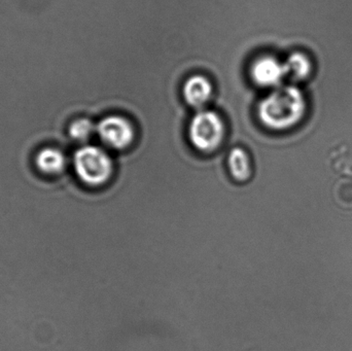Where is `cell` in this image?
<instances>
[{
    "instance_id": "cell-8",
    "label": "cell",
    "mask_w": 352,
    "mask_h": 351,
    "mask_svg": "<svg viewBox=\"0 0 352 351\" xmlns=\"http://www.w3.org/2000/svg\"><path fill=\"white\" fill-rule=\"evenodd\" d=\"M287 76H291L294 80H303L311 73L312 64L309 58L305 54H292L285 63Z\"/></svg>"
},
{
    "instance_id": "cell-10",
    "label": "cell",
    "mask_w": 352,
    "mask_h": 351,
    "mask_svg": "<svg viewBox=\"0 0 352 351\" xmlns=\"http://www.w3.org/2000/svg\"><path fill=\"white\" fill-rule=\"evenodd\" d=\"M94 125L88 119H80L74 121L69 127V135L74 140L85 141L92 135Z\"/></svg>"
},
{
    "instance_id": "cell-1",
    "label": "cell",
    "mask_w": 352,
    "mask_h": 351,
    "mask_svg": "<svg viewBox=\"0 0 352 351\" xmlns=\"http://www.w3.org/2000/svg\"><path fill=\"white\" fill-rule=\"evenodd\" d=\"M306 111L303 93L295 86H279L261 101L258 115L266 127L283 131L297 125Z\"/></svg>"
},
{
    "instance_id": "cell-7",
    "label": "cell",
    "mask_w": 352,
    "mask_h": 351,
    "mask_svg": "<svg viewBox=\"0 0 352 351\" xmlns=\"http://www.w3.org/2000/svg\"><path fill=\"white\" fill-rule=\"evenodd\" d=\"M36 166L45 174H58L65 168L64 155L57 148H45L39 150L36 156Z\"/></svg>"
},
{
    "instance_id": "cell-9",
    "label": "cell",
    "mask_w": 352,
    "mask_h": 351,
    "mask_svg": "<svg viewBox=\"0 0 352 351\" xmlns=\"http://www.w3.org/2000/svg\"><path fill=\"white\" fill-rule=\"evenodd\" d=\"M228 163L232 177L236 181H244L250 177V158L245 150L240 148H233L230 152Z\"/></svg>"
},
{
    "instance_id": "cell-2",
    "label": "cell",
    "mask_w": 352,
    "mask_h": 351,
    "mask_svg": "<svg viewBox=\"0 0 352 351\" xmlns=\"http://www.w3.org/2000/svg\"><path fill=\"white\" fill-rule=\"evenodd\" d=\"M74 165L78 179L91 187H98L111 179L113 161L98 146H87L76 150Z\"/></svg>"
},
{
    "instance_id": "cell-4",
    "label": "cell",
    "mask_w": 352,
    "mask_h": 351,
    "mask_svg": "<svg viewBox=\"0 0 352 351\" xmlns=\"http://www.w3.org/2000/svg\"><path fill=\"white\" fill-rule=\"evenodd\" d=\"M97 133L107 146L115 150L128 148L135 138L133 126L120 115H109L101 120L97 126Z\"/></svg>"
},
{
    "instance_id": "cell-6",
    "label": "cell",
    "mask_w": 352,
    "mask_h": 351,
    "mask_svg": "<svg viewBox=\"0 0 352 351\" xmlns=\"http://www.w3.org/2000/svg\"><path fill=\"white\" fill-rule=\"evenodd\" d=\"M212 94L211 82L203 76H190L184 86V100L192 107H202Z\"/></svg>"
},
{
    "instance_id": "cell-3",
    "label": "cell",
    "mask_w": 352,
    "mask_h": 351,
    "mask_svg": "<svg viewBox=\"0 0 352 351\" xmlns=\"http://www.w3.org/2000/svg\"><path fill=\"white\" fill-rule=\"evenodd\" d=\"M188 136L192 146L201 152L217 150L225 137V124L214 111H199L188 127Z\"/></svg>"
},
{
    "instance_id": "cell-5",
    "label": "cell",
    "mask_w": 352,
    "mask_h": 351,
    "mask_svg": "<svg viewBox=\"0 0 352 351\" xmlns=\"http://www.w3.org/2000/svg\"><path fill=\"white\" fill-rule=\"evenodd\" d=\"M285 76V63L271 56L258 58L252 66V80L261 87L277 88Z\"/></svg>"
}]
</instances>
